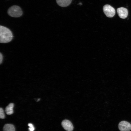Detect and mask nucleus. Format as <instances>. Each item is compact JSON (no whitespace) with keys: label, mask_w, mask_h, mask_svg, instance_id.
Returning a JSON list of instances; mask_svg holds the SVG:
<instances>
[{"label":"nucleus","mask_w":131,"mask_h":131,"mask_svg":"<svg viewBox=\"0 0 131 131\" xmlns=\"http://www.w3.org/2000/svg\"><path fill=\"white\" fill-rule=\"evenodd\" d=\"M13 35L10 30L5 26H0V42L6 43L10 42L12 40Z\"/></svg>","instance_id":"1"},{"label":"nucleus","mask_w":131,"mask_h":131,"mask_svg":"<svg viewBox=\"0 0 131 131\" xmlns=\"http://www.w3.org/2000/svg\"><path fill=\"white\" fill-rule=\"evenodd\" d=\"M7 13L10 16L14 17H20L23 14L21 8L16 5L10 7L8 10Z\"/></svg>","instance_id":"2"},{"label":"nucleus","mask_w":131,"mask_h":131,"mask_svg":"<svg viewBox=\"0 0 131 131\" xmlns=\"http://www.w3.org/2000/svg\"><path fill=\"white\" fill-rule=\"evenodd\" d=\"M103 12L106 16L108 17H112L115 15V9L110 5L106 4L103 8Z\"/></svg>","instance_id":"3"},{"label":"nucleus","mask_w":131,"mask_h":131,"mask_svg":"<svg viewBox=\"0 0 131 131\" xmlns=\"http://www.w3.org/2000/svg\"><path fill=\"white\" fill-rule=\"evenodd\" d=\"M118 127L120 131H130L131 130V124L127 121H122L119 123Z\"/></svg>","instance_id":"4"},{"label":"nucleus","mask_w":131,"mask_h":131,"mask_svg":"<svg viewBox=\"0 0 131 131\" xmlns=\"http://www.w3.org/2000/svg\"><path fill=\"white\" fill-rule=\"evenodd\" d=\"M117 13L119 17L122 19L126 18L128 15L127 9L123 7H121L117 9Z\"/></svg>","instance_id":"5"},{"label":"nucleus","mask_w":131,"mask_h":131,"mask_svg":"<svg viewBox=\"0 0 131 131\" xmlns=\"http://www.w3.org/2000/svg\"><path fill=\"white\" fill-rule=\"evenodd\" d=\"M62 125L63 128L67 131H72L74 129L73 125L69 120H65L62 121Z\"/></svg>","instance_id":"6"},{"label":"nucleus","mask_w":131,"mask_h":131,"mask_svg":"<svg viewBox=\"0 0 131 131\" xmlns=\"http://www.w3.org/2000/svg\"><path fill=\"white\" fill-rule=\"evenodd\" d=\"M72 0H56L57 4L62 7L69 6L71 3Z\"/></svg>","instance_id":"7"},{"label":"nucleus","mask_w":131,"mask_h":131,"mask_svg":"<svg viewBox=\"0 0 131 131\" xmlns=\"http://www.w3.org/2000/svg\"><path fill=\"white\" fill-rule=\"evenodd\" d=\"M14 104L13 103L9 104L6 108L5 112L8 115H11L13 113V108Z\"/></svg>","instance_id":"8"},{"label":"nucleus","mask_w":131,"mask_h":131,"mask_svg":"<svg viewBox=\"0 0 131 131\" xmlns=\"http://www.w3.org/2000/svg\"><path fill=\"white\" fill-rule=\"evenodd\" d=\"M3 129V131H15V128L14 125L10 124H5Z\"/></svg>","instance_id":"9"},{"label":"nucleus","mask_w":131,"mask_h":131,"mask_svg":"<svg viewBox=\"0 0 131 131\" xmlns=\"http://www.w3.org/2000/svg\"><path fill=\"white\" fill-rule=\"evenodd\" d=\"M0 117L1 119H4L5 117V115L3 110L1 108H0Z\"/></svg>","instance_id":"10"},{"label":"nucleus","mask_w":131,"mask_h":131,"mask_svg":"<svg viewBox=\"0 0 131 131\" xmlns=\"http://www.w3.org/2000/svg\"><path fill=\"white\" fill-rule=\"evenodd\" d=\"M28 126L29 127L28 129L29 131H34L35 128L33 125L31 123H29L28 124Z\"/></svg>","instance_id":"11"},{"label":"nucleus","mask_w":131,"mask_h":131,"mask_svg":"<svg viewBox=\"0 0 131 131\" xmlns=\"http://www.w3.org/2000/svg\"><path fill=\"white\" fill-rule=\"evenodd\" d=\"M3 55L2 54H1V53H0V64H1V63H2V60H3Z\"/></svg>","instance_id":"12"}]
</instances>
